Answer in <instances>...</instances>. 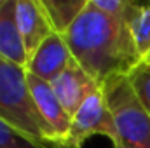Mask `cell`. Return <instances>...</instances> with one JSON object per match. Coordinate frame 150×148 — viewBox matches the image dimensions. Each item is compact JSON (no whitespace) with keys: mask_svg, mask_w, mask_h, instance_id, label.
Segmentation results:
<instances>
[{"mask_svg":"<svg viewBox=\"0 0 150 148\" xmlns=\"http://www.w3.org/2000/svg\"><path fill=\"white\" fill-rule=\"evenodd\" d=\"M72 58L100 85L115 75H127L142 59L126 21H115L87 2L63 35Z\"/></svg>","mask_w":150,"mask_h":148,"instance_id":"cell-1","label":"cell"},{"mask_svg":"<svg viewBox=\"0 0 150 148\" xmlns=\"http://www.w3.org/2000/svg\"><path fill=\"white\" fill-rule=\"evenodd\" d=\"M0 118L32 141L56 147L33 101L26 68L4 58H0Z\"/></svg>","mask_w":150,"mask_h":148,"instance_id":"cell-2","label":"cell"},{"mask_svg":"<svg viewBox=\"0 0 150 148\" xmlns=\"http://www.w3.org/2000/svg\"><path fill=\"white\" fill-rule=\"evenodd\" d=\"M108 106L115 118L122 145L150 148V113L136 98L127 75H115L101 84Z\"/></svg>","mask_w":150,"mask_h":148,"instance_id":"cell-3","label":"cell"},{"mask_svg":"<svg viewBox=\"0 0 150 148\" xmlns=\"http://www.w3.org/2000/svg\"><path fill=\"white\" fill-rule=\"evenodd\" d=\"M94 134L107 136L113 143V147L120 145L115 118L101 87L94 91L72 117V127L67 140V148H82V145Z\"/></svg>","mask_w":150,"mask_h":148,"instance_id":"cell-4","label":"cell"},{"mask_svg":"<svg viewBox=\"0 0 150 148\" xmlns=\"http://www.w3.org/2000/svg\"><path fill=\"white\" fill-rule=\"evenodd\" d=\"M28 85H30L33 101L37 105V110L42 120L45 122V125L49 127L56 147L67 148V140L70 134V127H72V117L59 103L49 82L28 73Z\"/></svg>","mask_w":150,"mask_h":148,"instance_id":"cell-5","label":"cell"},{"mask_svg":"<svg viewBox=\"0 0 150 148\" xmlns=\"http://www.w3.org/2000/svg\"><path fill=\"white\" fill-rule=\"evenodd\" d=\"M51 87L54 94L58 96L59 103L70 117H74L77 110L82 106V103L101 85L87 73L75 59L70 61V65L63 70V73L58 75L52 82Z\"/></svg>","mask_w":150,"mask_h":148,"instance_id":"cell-6","label":"cell"},{"mask_svg":"<svg viewBox=\"0 0 150 148\" xmlns=\"http://www.w3.org/2000/svg\"><path fill=\"white\" fill-rule=\"evenodd\" d=\"M72 52L65 42L63 35L52 33L37 51L30 56L26 63V72L45 82H52L72 61Z\"/></svg>","mask_w":150,"mask_h":148,"instance_id":"cell-7","label":"cell"},{"mask_svg":"<svg viewBox=\"0 0 150 148\" xmlns=\"http://www.w3.org/2000/svg\"><path fill=\"white\" fill-rule=\"evenodd\" d=\"M16 19L30 59V56L54 32L38 5V0H16Z\"/></svg>","mask_w":150,"mask_h":148,"instance_id":"cell-8","label":"cell"},{"mask_svg":"<svg viewBox=\"0 0 150 148\" xmlns=\"http://www.w3.org/2000/svg\"><path fill=\"white\" fill-rule=\"evenodd\" d=\"M0 58L26 68L28 52L16 19V0H5L0 7Z\"/></svg>","mask_w":150,"mask_h":148,"instance_id":"cell-9","label":"cell"},{"mask_svg":"<svg viewBox=\"0 0 150 148\" xmlns=\"http://www.w3.org/2000/svg\"><path fill=\"white\" fill-rule=\"evenodd\" d=\"M87 2L89 0H38V5L44 11L52 32L65 35L82 14Z\"/></svg>","mask_w":150,"mask_h":148,"instance_id":"cell-10","label":"cell"},{"mask_svg":"<svg viewBox=\"0 0 150 148\" xmlns=\"http://www.w3.org/2000/svg\"><path fill=\"white\" fill-rule=\"evenodd\" d=\"M126 25L131 32L136 52L142 61L150 59V4L131 2Z\"/></svg>","mask_w":150,"mask_h":148,"instance_id":"cell-11","label":"cell"},{"mask_svg":"<svg viewBox=\"0 0 150 148\" xmlns=\"http://www.w3.org/2000/svg\"><path fill=\"white\" fill-rule=\"evenodd\" d=\"M127 80L140 99V103L150 113V61H140L127 73Z\"/></svg>","mask_w":150,"mask_h":148,"instance_id":"cell-12","label":"cell"},{"mask_svg":"<svg viewBox=\"0 0 150 148\" xmlns=\"http://www.w3.org/2000/svg\"><path fill=\"white\" fill-rule=\"evenodd\" d=\"M0 148H58L49 145H40L23 136L16 129H12L7 122L0 118Z\"/></svg>","mask_w":150,"mask_h":148,"instance_id":"cell-13","label":"cell"},{"mask_svg":"<svg viewBox=\"0 0 150 148\" xmlns=\"http://www.w3.org/2000/svg\"><path fill=\"white\" fill-rule=\"evenodd\" d=\"M93 7L115 21H126L131 2L126 0H91Z\"/></svg>","mask_w":150,"mask_h":148,"instance_id":"cell-14","label":"cell"},{"mask_svg":"<svg viewBox=\"0 0 150 148\" xmlns=\"http://www.w3.org/2000/svg\"><path fill=\"white\" fill-rule=\"evenodd\" d=\"M113 148H133V147H127V145H122V143H120L119 147H113Z\"/></svg>","mask_w":150,"mask_h":148,"instance_id":"cell-15","label":"cell"},{"mask_svg":"<svg viewBox=\"0 0 150 148\" xmlns=\"http://www.w3.org/2000/svg\"><path fill=\"white\" fill-rule=\"evenodd\" d=\"M4 2H5V0H0V7H2V5H4Z\"/></svg>","mask_w":150,"mask_h":148,"instance_id":"cell-16","label":"cell"},{"mask_svg":"<svg viewBox=\"0 0 150 148\" xmlns=\"http://www.w3.org/2000/svg\"><path fill=\"white\" fill-rule=\"evenodd\" d=\"M149 61H150V59H149Z\"/></svg>","mask_w":150,"mask_h":148,"instance_id":"cell-17","label":"cell"}]
</instances>
